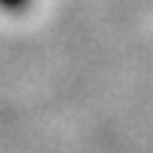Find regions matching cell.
I'll return each instance as SVG.
<instances>
[{"label":"cell","mask_w":153,"mask_h":153,"mask_svg":"<svg viewBox=\"0 0 153 153\" xmlns=\"http://www.w3.org/2000/svg\"><path fill=\"white\" fill-rule=\"evenodd\" d=\"M0 6L8 8V11H19V8L27 6V0H0Z\"/></svg>","instance_id":"1"}]
</instances>
